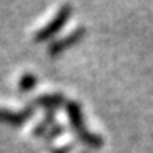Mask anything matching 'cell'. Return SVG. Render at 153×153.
I'll use <instances>...</instances> for the list:
<instances>
[{"label":"cell","mask_w":153,"mask_h":153,"mask_svg":"<svg viewBox=\"0 0 153 153\" xmlns=\"http://www.w3.org/2000/svg\"><path fill=\"white\" fill-rule=\"evenodd\" d=\"M66 107H68L66 112H68V117H70V124H71V128L75 129V133L78 134V138L83 140V141H87L90 146H100V145H102L100 134H94V133L87 131V128L83 126L80 105L76 104V102H68Z\"/></svg>","instance_id":"obj_1"},{"label":"cell","mask_w":153,"mask_h":153,"mask_svg":"<svg viewBox=\"0 0 153 153\" xmlns=\"http://www.w3.org/2000/svg\"><path fill=\"white\" fill-rule=\"evenodd\" d=\"M70 5H63L60 9V10L55 14V17L51 19V21L44 26L41 31H38L36 33V41H43V39H46V38H49V36H53V34L56 33V31H60L61 29V26L66 22V19H68V16H70Z\"/></svg>","instance_id":"obj_2"},{"label":"cell","mask_w":153,"mask_h":153,"mask_svg":"<svg viewBox=\"0 0 153 153\" xmlns=\"http://www.w3.org/2000/svg\"><path fill=\"white\" fill-rule=\"evenodd\" d=\"M29 116H33V105H27L24 111H19V112L0 107V121L9 123L12 126H21L22 123H26V119H27Z\"/></svg>","instance_id":"obj_3"},{"label":"cell","mask_w":153,"mask_h":153,"mask_svg":"<svg viewBox=\"0 0 153 153\" xmlns=\"http://www.w3.org/2000/svg\"><path fill=\"white\" fill-rule=\"evenodd\" d=\"M85 34V29L83 27H78L75 29L73 33L66 34L63 39H60V41H56V43H53L51 46H49V53L51 55H56V53H60V51H63V49H66L68 46H71V44L76 43V39H80Z\"/></svg>","instance_id":"obj_4"},{"label":"cell","mask_w":153,"mask_h":153,"mask_svg":"<svg viewBox=\"0 0 153 153\" xmlns=\"http://www.w3.org/2000/svg\"><path fill=\"white\" fill-rule=\"evenodd\" d=\"M36 102H38V104H43L44 107H48V109H53L55 105L63 104L65 99H63L61 94H49V95H41V97H38Z\"/></svg>","instance_id":"obj_5"},{"label":"cell","mask_w":153,"mask_h":153,"mask_svg":"<svg viewBox=\"0 0 153 153\" xmlns=\"http://www.w3.org/2000/svg\"><path fill=\"white\" fill-rule=\"evenodd\" d=\"M34 85H36V75H33V73H24L19 80L21 90H31Z\"/></svg>","instance_id":"obj_6"},{"label":"cell","mask_w":153,"mask_h":153,"mask_svg":"<svg viewBox=\"0 0 153 153\" xmlns=\"http://www.w3.org/2000/svg\"><path fill=\"white\" fill-rule=\"evenodd\" d=\"M68 150H70V145H65V146L60 148V152H58V150H53L51 153H68Z\"/></svg>","instance_id":"obj_7"}]
</instances>
